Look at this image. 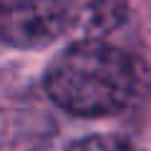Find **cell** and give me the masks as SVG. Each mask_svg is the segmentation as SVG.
<instances>
[{
  "label": "cell",
  "mask_w": 151,
  "mask_h": 151,
  "mask_svg": "<svg viewBox=\"0 0 151 151\" xmlns=\"http://www.w3.org/2000/svg\"><path fill=\"white\" fill-rule=\"evenodd\" d=\"M48 96L73 116H108L126 108L136 91V68L106 40H73L45 73Z\"/></svg>",
  "instance_id": "1"
},
{
  "label": "cell",
  "mask_w": 151,
  "mask_h": 151,
  "mask_svg": "<svg viewBox=\"0 0 151 151\" xmlns=\"http://www.w3.org/2000/svg\"><path fill=\"white\" fill-rule=\"evenodd\" d=\"M70 33L68 0H0V40L43 48Z\"/></svg>",
  "instance_id": "2"
},
{
  "label": "cell",
  "mask_w": 151,
  "mask_h": 151,
  "mask_svg": "<svg viewBox=\"0 0 151 151\" xmlns=\"http://www.w3.org/2000/svg\"><path fill=\"white\" fill-rule=\"evenodd\" d=\"M129 0H68L70 35L76 40H103L124 23Z\"/></svg>",
  "instance_id": "3"
},
{
  "label": "cell",
  "mask_w": 151,
  "mask_h": 151,
  "mask_svg": "<svg viewBox=\"0 0 151 151\" xmlns=\"http://www.w3.org/2000/svg\"><path fill=\"white\" fill-rule=\"evenodd\" d=\"M68 151H136V149L116 136H86V139L76 141Z\"/></svg>",
  "instance_id": "4"
}]
</instances>
